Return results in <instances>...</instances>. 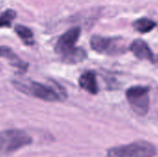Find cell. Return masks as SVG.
<instances>
[{
	"label": "cell",
	"instance_id": "cell-9",
	"mask_svg": "<svg viewBox=\"0 0 158 157\" xmlns=\"http://www.w3.org/2000/svg\"><path fill=\"white\" fill-rule=\"evenodd\" d=\"M87 56L85 50L81 47H75L70 52L67 53L66 55L62 56V60L67 64H77L82 62Z\"/></svg>",
	"mask_w": 158,
	"mask_h": 157
},
{
	"label": "cell",
	"instance_id": "cell-5",
	"mask_svg": "<svg viewBox=\"0 0 158 157\" xmlns=\"http://www.w3.org/2000/svg\"><path fill=\"white\" fill-rule=\"evenodd\" d=\"M91 47L93 50L99 54L106 55H117L121 54L125 51L124 45L121 43L120 38L103 37L100 35H94L90 41Z\"/></svg>",
	"mask_w": 158,
	"mask_h": 157
},
{
	"label": "cell",
	"instance_id": "cell-4",
	"mask_svg": "<svg viewBox=\"0 0 158 157\" xmlns=\"http://www.w3.org/2000/svg\"><path fill=\"white\" fill-rule=\"evenodd\" d=\"M126 98L133 112L141 117L147 115L150 108V89L146 86H132L126 92Z\"/></svg>",
	"mask_w": 158,
	"mask_h": 157
},
{
	"label": "cell",
	"instance_id": "cell-7",
	"mask_svg": "<svg viewBox=\"0 0 158 157\" xmlns=\"http://www.w3.org/2000/svg\"><path fill=\"white\" fill-rule=\"evenodd\" d=\"M130 50L132 52V54L139 59L142 60H147L152 63L156 62V57L149 47V45L143 40H135L131 43L130 46Z\"/></svg>",
	"mask_w": 158,
	"mask_h": 157
},
{
	"label": "cell",
	"instance_id": "cell-10",
	"mask_svg": "<svg viewBox=\"0 0 158 157\" xmlns=\"http://www.w3.org/2000/svg\"><path fill=\"white\" fill-rule=\"evenodd\" d=\"M132 26L134 28L135 31H137L138 32L141 33H147L152 31L156 27V23L147 18H141L136 19L133 23Z\"/></svg>",
	"mask_w": 158,
	"mask_h": 157
},
{
	"label": "cell",
	"instance_id": "cell-11",
	"mask_svg": "<svg viewBox=\"0 0 158 157\" xmlns=\"http://www.w3.org/2000/svg\"><path fill=\"white\" fill-rule=\"evenodd\" d=\"M15 31L26 45H32L34 43L33 33L28 27L24 25H17L15 26Z\"/></svg>",
	"mask_w": 158,
	"mask_h": 157
},
{
	"label": "cell",
	"instance_id": "cell-6",
	"mask_svg": "<svg viewBox=\"0 0 158 157\" xmlns=\"http://www.w3.org/2000/svg\"><path fill=\"white\" fill-rule=\"evenodd\" d=\"M81 28L74 27L63 33L57 40L55 50L61 56L75 48V44L81 36Z\"/></svg>",
	"mask_w": 158,
	"mask_h": 157
},
{
	"label": "cell",
	"instance_id": "cell-8",
	"mask_svg": "<svg viewBox=\"0 0 158 157\" xmlns=\"http://www.w3.org/2000/svg\"><path fill=\"white\" fill-rule=\"evenodd\" d=\"M79 84L81 89H83L91 94H97L98 93L96 75L92 70L85 71L81 75L79 79Z\"/></svg>",
	"mask_w": 158,
	"mask_h": 157
},
{
	"label": "cell",
	"instance_id": "cell-12",
	"mask_svg": "<svg viewBox=\"0 0 158 157\" xmlns=\"http://www.w3.org/2000/svg\"><path fill=\"white\" fill-rule=\"evenodd\" d=\"M16 18V12L12 9H7L0 15V28L10 27L11 22Z\"/></svg>",
	"mask_w": 158,
	"mask_h": 157
},
{
	"label": "cell",
	"instance_id": "cell-3",
	"mask_svg": "<svg viewBox=\"0 0 158 157\" xmlns=\"http://www.w3.org/2000/svg\"><path fill=\"white\" fill-rule=\"evenodd\" d=\"M156 154V147L146 141H136L107 150V157H155Z\"/></svg>",
	"mask_w": 158,
	"mask_h": 157
},
{
	"label": "cell",
	"instance_id": "cell-1",
	"mask_svg": "<svg viewBox=\"0 0 158 157\" xmlns=\"http://www.w3.org/2000/svg\"><path fill=\"white\" fill-rule=\"evenodd\" d=\"M12 84L19 92L45 102H61L67 98L63 89H56L30 79L14 80Z\"/></svg>",
	"mask_w": 158,
	"mask_h": 157
},
{
	"label": "cell",
	"instance_id": "cell-2",
	"mask_svg": "<svg viewBox=\"0 0 158 157\" xmlns=\"http://www.w3.org/2000/svg\"><path fill=\"white\" fill-rule=\"evenodd\" d=\"M32 143V138L20 130L0 131V157L9 155Z\"/></svg>",
	"mask_w": 158,
	"mask_h": 157
}]
</instances>
